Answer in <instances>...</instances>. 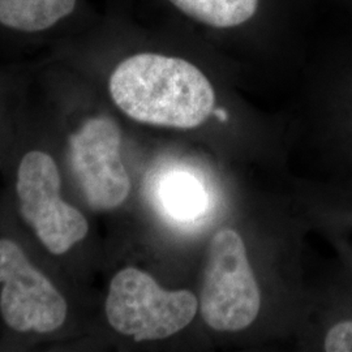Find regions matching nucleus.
<instances>
[{"label": "nucleus", "mask_w": 352, "mask_h": 352, "mask_svg": "<svg viewBox=\"0 0 352 352\" xmlns=\"http://www.w3.org/2000/svg\"><path fill=\"white\" fill-rule=\"evenodd\" d=\"M109 93L115 106L135 122L149 126L193 129L212 116L226 122V110L217 106L210 78L188 59L141 51L113 68Z\"/></svg>", "instance_id": "1"}, {"label": "nucleus", "mask_w": 352, "mask_h": 352, "mask_svg": "<svg viewBox=\"0 0 352 352\" xmlns=\"http://www.w3.org/2000/svg\"><path fill=\"white\" fill-rule=\"evenodd\" d=\"M197 298L187 289H164L151 274L126 267L115 274L106 299V316L118 333L136 342L168 338L188 327Z\"/></svg>", "instance_id": "2"}, {"label": "nucleus", "mask_w": 352, "mask_h": 352, "mask_svg": "<svg viewBox=\"0 0 352 352\" xmlns=\"http://www.w3.org/2000/svg\"><path fill=\"white\" fill-rule=\"evenodd\" d=\"M261 294L248 261L244 241L235 230L214 235L204 272L200 309L217 331H239L257 318Z\"/></svg>", "instance_id": "3"}, {"label": "nucleus", "mask_w": 352, "mask_h": 352, "mask_svg": "<svg viewBox=\"0 0 352 352\" xmlns=\"http://www.w3.org/2000/svg\"><path fill=\"white\" fill-rule=\"evenodd\" d=\"M59 168L47 153L29 151L17 170L20 213L54 254H63L88 235L87 218L60 197Z\"/></svg>", "instance_id": "4"}, {"label": "nucleus", "mask_w": 352, "mask_h": 352, "mask_svg": "<svg viewBox=\"0 0 352 352\" xmlns=\"http://www.w3.org/2000/svg\"><path fill=\"white\" fill-rule=\"evenodd\" d=\"M0 312L11 329L46 334L63 327L68 312L63 295L13 240L0 239Z\"/></svg>", "instance_id": "5"}, {"label": "nucleus", "mask_w": 352, "mask_h": 352, "mask_svg": "<svg viewBox=\"0 0 352 352\" xmlns=\"http://www.w3.org/2000/svg\"><path fill=\"white\" fill-rule=\"evenodd\" d=\"M74 173L89 205L113 210L126 202L131 180L120 155L122 132L110 116H93L69 139Z\"/></svg>", "instance_id": "6"}, {"label": "nucleus", "mask_w": 352, "mask_h": 352, "mask_svg": "<svg viewBox=\"0 0 352 352\" xmlns=\"http://www.w3.org/2000/svg\"><path fill=\"white\" fill-rule=\"evenodd\" d=\"M192 34H294L295 0H164Z\"/></svg>", "instance_id": "7"}, {"label": "nucleus", "mask_w": 352, "mask_h": 352, "mask_svg": "<svg viewBox=\"0 0 352 352\" xmlns=\"http://www.w3.org/2000/svg\"><path fill=\"white\" fill-rule=\"evenodd\" d=\"M155 197L164 217L177 226H199L213 208L209 183L200 171L189 167H173L157 182Z\"/></svg>", "instance_id": "8"}, {"label": "nucleus", "mask_w": 352, "mask_h": 352, "mask_svg": "<svg viewBox=\"0 0 352 352\" xmlns=\"http://www.w3.org/2000/svg\"><path fill=\"white\" fill-rule=\"evenodd\" d=\"M77 0H0V25L23 33L45 32L75 11Z\"/></svg>", "instance_id": "9"}, {"label": "nucleus", "mask_w": 352, "mask_h": 352, "mask_svg": "<svg viewBox=\"0 0 352 352\" xmlns=\"http://www.w3.org/2000/svg\"><path fill=\"white\" fill-rule=\"evenodd\" d=\"M325 351L352 352V321L340 322L327 331Z\"/></svg>", "instance_id": "10"}]
</instances>
